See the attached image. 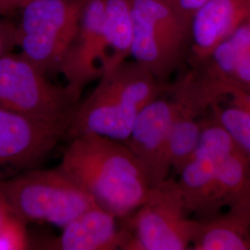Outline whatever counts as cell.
I'll return each mask as SVG.
<instances>
[{"mask_svg": "<svg viewBox=\"0 0 250 250\" xmlns=\"http://www.w3.org/2000/svg\"><path fill=\"white\" fill-rule=\"evenodd\" d=\"M59 167L97 205L118 219L132 214L151 193L152 187L129 147L106 136L86 134L73 137Z\"/></svg>", "mask_w": 250, "mask_h": 250, "instance_id": "1", "label": "cell"}, {"mask_svg": "<svg viewBox=\"0 0 250 250\" xmlns=\"http://www.w3.org/2000/svg\"><path fill=\"white\" fill-rule=\"evenodd\" d=\"M165 87L140 64L126 61L105 72L87 99L78 104L66 136L98 134L125 143L140 112Z\"/></svg>", "mask_w": 250, "mask_h": 250, "instance_id": "2", "label": "cell"}, {"mask_svg": "<svg viewBox=\"0 0 250 250\" xmlns=\"http://www.w3.org/2000/svg\"><path fill=\"white\" fill-rule=\"evenodd\" d=\"M0 195L11 214L23 222H45L61 227L97 205L60 167L31 170L0 181Z\"/></svg>", "mask_w": 250, "mask_h": 250, "instance_id": "3", "label": "cell"}, {"mask_svg": "<svg viewBox=\"0 0 250 250\" xmlns=\"http://www.w3.org/2000/svg\"><path fill=\"white\" fill-rule=\"evenodd\" d=\"M86 0H32L17 25L21 54L45 74L59 73L80 28Z\"/></svg>", "mask_w": 250, "mask_h": 250, "instance_id": "4", "label": "cell"}, {"mask_svg": "<svg viewBox=\"0 0 250 250\" xmlns=\"http://www.w3.org/2000/svg\"><path fill=\"white\" fill-rule=\"evenodd\" d=\"M135 62L164 83L188 48L189 23L168 0H131Z\"/></svg>", "mask_w": 250, "mask_h": 250, "instance_id": "5", "label": "cell"}, {"mask_svg": "<svg viewBox=\"0 0 250 250\" xmlns=\"http://www.w3.org/2000/svg\"><path fill=\"white\" fill-rule=\"evenodd\" d=\"M78 102L21 54L0 58V107L50 124L70 125Z\"/></svg>", "mask_w": 250, "mask_h": 250, "instance_id": "6", "label": "cell"}, {"mask_svg": "<svg viewBox=\"0 0 250 250\" xmlns=\"http://www.w3.org/2000/svg\"><path fill=\"white\" fill-rule=\"evenodd\" d=\"M176 181L152 188L150 196L128 218L123 250H184L191 246L199 220L189 219Z\"/></svg>", "mask_w": 250, "mask_h": 250, "instance_id": "7", "label": "cell"}, {"mask_svg": "<svg viewBox=\"0 0 250 250\" xmlns=\"http://www.w3.org/2000/svg\"><path fill=\"white\" fill-rule=\"evenodd\" d=\"M201 135L193 156L179 171L176 185L189 212L205 220L219 214L214 202L220 165L234 146L232 138L214 119L201 120Z\"/></svg>", "mask_w": 250, "mask_h": 250, "instance_id": "8", "label": "cell"}, {"mask_svg": "<svg viewBox=\"0 0 250 250\" xmlns=\"http://www.w3.org/2000/svg\"><path fill=\"white\" fill-rule=\"evenodd\" d=\"M177 109V101L166 86L140 112L125 142L140 163L152 188L165 182L171 170L168 141Z\"/></svg>", "mask_w": 250, "mask_h": 250, "instance_id": "9", "label": "cell"}, {"mask_svg": "<svg viewBox=\"0 0 250 250\" xmlns=\"http://www.w3.org/2000/svg\"><path fill=\"white\" fill-rule=\"evenodd\" d=\"M104 10L105 0L85 1L78 34L59 71L66 80V88L77 102L83 88L99 80L106 70Z\"/></svg>", "mask_w": 250, "mask_h": 250, "instance_id": "10", "label": "cell"}, {"mask_svg": "<svg viewBox=\"0 0 250 250\" xmlns=\"http://www.w3.org/2000/svg\"><path fill=\"white\" fill-rule=\"evenodd\" d=\"M69 125L50 124L0 107V166L26 167L48 155Z\"/></svg>", "mask_w": 250, "mask_h": 250, "instance_id": "11", "label": "cell"}, {"mask_svg": "<svg viewBox=\"0 0 250 250\" xmlns=\"http://www.w3.org/2000/svg\"><path fill=\"white\" fill-rule=\"evenodd\" d=\"M250 20V0H207L189 21L188 48L192 65Z\"/></svg>", "mask_w": 250, "mask_h": 250, "instance_id": "12", "label": "cell"}, {"mask_svg": "<svg viewBox=\"0 0 250 250\" xmlns=\"http://www.w3.org/2000/svg\"><path fill=\"white\" fill-rule=\"evenodd\" d=\"M115 216L93 206L62 227V232L42 249L53 250H114L122 249L126 230L118 227Z\"/></svg>", "mask_w": 250, "mask_h": 250, "instance_id": "13", "label": "cell"}, {"mask_svg": "<svg viewBox=\"0 0 250 250\" xmlns=\"http://www.w3.org/2000/svg\"><path fill=\"white\" fill-rule=\"evenodd\" d=\"M193 250H250V197L223 214L199 220Z\"/></svg>", "mask_w": 250, "mask_h": 250, "instance_id": "14", "label": "cell"}, {"mask_svg": "<svg viewBox=\"0 0 250 250\" xmlns=\"http://www.w3.org/2000/svg\"><path fill=\"white\" fill-rule=\"evenodd\" d=\"M104 24L107 49L105 73L115 69L131 57L133 44L132 1L105 0Z\"/></svg>", "mask_w": 250, "mask_h": 250, "instance_id": "15", "label": "cell"}, {"mask_svg": "<svg viewBox=\"0 0 250 250\" xmlns=\"http://www.w3.org/2000/svg\"><path fill=\"white\" fill-rule=\"evenodd\" d=\"M250 197V159L233 146L218 170L214 202L219 212L225 206Z\"/></svg>", "mask_w": 250, "mask_h": 250, "instance_id": "16", "label": "cell"}, {"mask_svg": "<svg viewBox=\"0 0 250 250\" xmlns=\"http://www.w3.org/2000/svg\"><path fill=\"white\" fill-rule=\"evenodd\" d=\"M174 99L177 101L178 109L170 127L168 156L170 169L178 173L197 149L202 125L197 119L199 115L197 112L183 105L175 97Z\"/></svg>", "mask_w": 250, "mask_h": 250, "instance_id": "17", "label": "cell"}, {"mask_svg": "<svg viewBox=\"0 0 250 250\" xmlns=\"http://www.w3.org/2000/svg\"><path fill=\"white\" fill-rule=\"evenodd\" d=\"M209 109L212 118L232 138L234 146L250 159V112L228 98L213 102Z\"/></svg>", "mask_w": 250, "mask_h": 250, "instance_id": "18", "label": "cell"}, {"mask_svg": "<svg viewBox=\"0 0 250 250\" xmlns=\"http://www.w3.org/2000/svg\"><path fill=\"white\" fill-rule=\"evenodd\" d=\"M29 249L25 222L14 215L0 225V250H24Z\"/></svg>", "mask_w": 250, "mask_h": 250, "instance_id": "19", "label": "cell"}, {"mask_svg": "<svg viewBox=\"0 0 250 250\" xmlns=\"http://www.w3.org/2000/svg\"><path fill=\"white\" fill-rule=\"evenodd\" d=\"M231 89L240 90L250 94V50L242 56L236 65L232 75Z\"/></svg>", "mask_w": 250, "mask_h": 250, "instance_id": "20", "label": "cell"}, {"mask_svg": "<svg viewBox=\"0 0 250 250\" xmlns=\"http://www.w3.org/2000/svg\"><path fill=\"white\" fill-rule=\"evenodd\" d=\"M17 46V25L0 20V58Z\"/></svg>", "mask_w": 250, "mask_h": 250, "instance_id": "21", "label": "cell"}, {"mask_svg": "<svg viewBox=\"0 0 250 250\" xmlns=\"http://www.w3.org/2000/svg\"><path fill=\"white\" fill-rule=\"evenodd\" d=\"M179 13L188 21V23L193 14L207 0H168Z\"/></svg>", "mask_w": 250, "mask_h": 250, "instance_id": "22", "label": "cell"}, {"mask_svg": "<svg viewBox=\"0 0 250 250\" xmlns=\"http://www.w3.org/2000/svg\"><path fill=\"white\" fill-rule=\"evenodd\" d=\"M27 3V0H0V10L2 15L21 9Z\"/></svg>", "mask_w": 250, "mask_h": 250, "instance_id": "23", "label": "cell"}, {"mask_svg": "<svg viewBox=\"0 0 250 250\" xmlns=\"http://www.w3.org/2000/svg\"><path fill=\"white\" fill-rule=\"evenodd\" d=\"M11 215V212L9 210V207L6 204L5 200L0 195V225L3 224L9 216Z\"/></svg>", "mask_w": 250, "mask_h": 250, "instance_id": "24", "label": "cell"}, {"mask_svg": "<svg viewBox=\"0 0 250 250\" xmlns=\"http://www.w3.org/2000/svg\"><path fill=\"white\" fill-rule=\"evenodd\" d=\"M29 1H32V0H27V2H29Z\"/></svg>", "mask_w": 250, "mask_h": 250, "instance_id": "25", "label": "cell"}, {"mask_svg": "<svg viewBox=\"0 0 250 250\" xmlns=\"http://www.w3.org/2000/svg\"><path fill=\"white\" fill-rule=\"evenodd\" d=\"M0 15H2V13H1V10H0Z\"/></svg>", "mask_w": 250, "mask_h": 250, "instance_id": "26", "label": "cell"}]
</instances>
